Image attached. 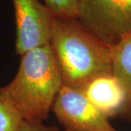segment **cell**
<instances>
[{
    "label": "cell",
    "instance_id": "4",
    "mask_svg": "<svg viewBox=\"0 0 131 131\" xmlns=\"http://www.w3.org/2000/svg\"><path fill=\"white\" fill-rule=\"evenodd\" d=\"M52 110L68 131H119L82 90L62 85Z\"/></svg>",
    "mask_w": 131,
    "mask_h": 131
},
{
    "label": "cell",
    "instance_id": "1",
    "mask_svg": "<svg viewBox=\"0 0 131 131\" xmlns=\"http://www.w3.org/2000/svg\"><path fill=\"white\" fill-rule=\"evenodd\" d=\"M62 85L61 71L49 43L21 56L14 78L1 87L0 94L24 120L43 123Z\"/></svg>",
    "mask_w": 131,
    "mask_h": 131
},
{
    "label": "cell",
    "instance_id": "10",
    "mask_svg": "<svg viewBox=\"0 0 131 131\" xmlns=\"http://www.w3.org/2000/svg\"><path fill=\"white\" fill-rule=\"evenodd\" d=\"M18 131H60L54 126H47L43 123H34L24 120Z\"/></svg>",
    "mask_w": 131,
    "mask_h": 131
},
{
    "label": "cell",
    "instance_id": "2",
    "mask_svg": "<svg viewBox=\"0 0 131 131\" xmlns=\"http://www.w3.org/2000/svg\"><path fill=\"white\" fill-rule=\"evenodd\" d=\"M50 45L63 85L82 90L98 77L112 75V47L76 18L56 16Z\"/></svg>",
    "mask_w": 131,
    "mask_h": 131
},
{
    "label": "cell",
    "instance_id": "11",
    "mask_svg": "<svg viewBox=\"0 0 131 131\" xmlns=\"http://www.w3.org/2000/svg\"><path fill=\"white\" fill-rule=\"evenodd\" d=\"M119 114L131 125V93L126 96Z\"/></svg>",
    "mask_w": 131,
    "mask_h": 131
},
{
    "label": "cell",
    "instance_id": "6",
    "mask_svg": "<svg viewBox=\"0 0 131 131\" xmlns=\"http://www.w3.org/2000/svg\"><path fill=\"white\" fill-rule=\"evenodd\" d=\"M87 98L108 118L119 114L126 94L112 75L98 77L82 90Z\"/></svg>",
    "mask_w": 131,
    "mask_h": 131
},
{
    "label": "cell",
    "instance_id": "5",
    "mask_svg": "<svg viewBox=\"0 0 131 131\" xmlns=\"http://www.w3.org/2000/svg\"><path fill=\"white\" fill-rule=\"evenodd\" d=\"M15 52L19 56L50 43L56 15L39 0H12Z\"/></svg>",
    "mask_w": 131,
    "mask_h": 131
},
{
    "label": "cell",
    "instance_id": "3",
    "mask_svg": "<svg viewBox=\"0 0 131 131\" xmlns=\"http://www.w3.org/2000/svg\"><path fill=\"white\" fill-rule=\"evenodd\" d=\"M77 20L113 47L131 34V0H78Z\"/></svg>",
    "mask_w": 131,
    "mask_h": 131
},
{
    "label": "cell",
    "instance_id": "8",
    "mask_svg": "<svg viewBox=\"0 0 131 131\" xmlns=\"http://www.w3.org/2000/svg\"><path fill=\"white\" fill-rule=\"evenodd\" d=\"M23 121L20 114L0 94V131H18Z\"/></svg>",
    "mask_w": 131,
    "mask_h": 131
},
{
    "label": "cell",
    "instance_id": "7",
    "mask_svg": "<svg viewBox=\"0 0 131 131\" xmlns=\"http://www.w3.org/2000/svg\"><path fill=\"white\" fill-rule=\"evenodd\" d=\"M112 76L126 96L131 93V34L112 47Z\"/></svg>",
    "mask_w": 131,
    "mask_h": 131
},
{
    "label": "cell",
    "instance_id": "9",
    "mask_svg": "<svg viewBox=\"0 0 131 131\" xmlns=\"http://www.w3.org/2000/svg\"><path fill=\"white\" fill-rule=\"evenodd\" d=\"M44 4L57 17L76 18L78 0H43Z\"/></svg>",
    "mask_w": 131,
    "mask_h": 131
},
{
    "label": "cell",
    "instance_id": "12",
    "mask_svg": "<svg viewBox=\"0 0 131 131\" xmlns=\"http://www.w3.org/2000/svg\"><path fill=\"white\" fill-rule=\"evenodd\" d=\"M63 131H68V130H63Z\"/></svg>",
    "mask_w": 131,
    "mask_h": 131
}]
</instances>
